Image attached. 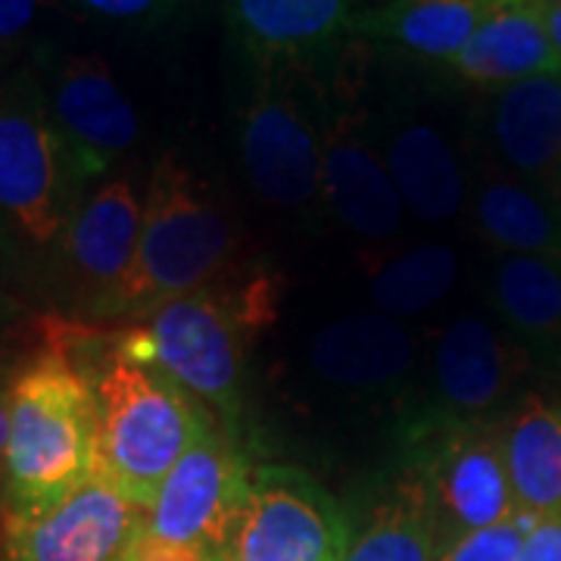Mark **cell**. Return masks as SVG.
<instances>
[{"label": "cell", "instance_id": "obj_1", "mask_svg": "<svg viewBox=\"0 0 561 561\" xmlns=\"http://www.w3.org/2000/svg\"><path fill=\"white\" fill-rule=\"evenodd\" d=\"M278 275L238 268L203 290L150 309L131 328H122L119 343L128 356L160 365L194 400L216 409L234 437L247 353L278 319Z\"/></svg>", "mask_w": 561, "mask_h": 561}, {"label": "cell", "instance_id": "obj_2", "mask_svg": "<svg viewBox=\"0 0 561 561\" xmlns=\"http://www.w3.org/2000/svg\"><path fill=\"white\" fill-rule=\"evenodd\" d=\"M81 368L98 400V471L147 508L184 453L216 424L160 365L128 356L119 331L101 334Z\"/></svg>", "mask_w": 561, "mask_h": 561}, {"label": "cell", "instance_id": "obj_3", "mask_svg": "<svg viewBox=\"0 0 561 561\" xmlns=\"http://www.w3.org/2000/svg\"><path fill=\"white\" fill-rule=\"evenodd\" d=\"M238 225L206 181L165 153L144 191L138 260L103 309L113 319H140L162 302L187 297L238 272Z\"/></svg>", "mask_w": 561, "mask_h": 561}, {"label": "cell", "instance_id": "obj_4", "mask_svg": "<svg viewBox=\"0 0 561 561\" xmlns=\"http://www.w3.org/2000/svg\"><path fill=\"white\" fill-rule=\"evenodd\" d=\"M7 502H41L98 468V400L88 371L41 341L7 387Z\"/></svg>", "mask_w": 561, "mask_h": 561}, {"label": "cell", "instance_id": "obj_5", "mask_svg": "<svg viewBox=\"0 0 561 561\" xmlns=\"http://www.w3.org/2000/svg\"><path fill=\"white\" fill-rule=\"evenodd\" d=\"M81 179L50 110L28 84L0 91V225L28 250L50 253L79 209Z\"/></svg>", "mask_w": 561, "mask_h": 561}, {"label": "cell", "instance_id": "obj_6", "mask_svg": "<svg viewBox=\"0 0 561 561\" xmlns=\"http://www.w3.org/2000/svg\"><path fill=\"white\" fill-rule=\"evenodd\" d=\"M412 471L419 474L443 542L493 524L522 518L502 449V424L449 421L421 412L409 427Z\"/></svg>", "mask_w": 561, "mask_h": 561}, {"label": "cell", "instance_id": "obj_7", "mask_svg": "<svg viewBox=\"0 0 561 561\" xmlns=\"http://www.w3.org/2000/svg\"><path fill=\"white\" fill-rule=\"evenodd\" d=\"M350 518L294 465H253L221 561H343Z\"/></svg>", "mask_w": 561, "mask_h": 561}, {"label": "cell", "instance_id": "obj_8", "mask_svg": "<svg viewBox=\"0 0 561 561\" xmlns=\"http://www.w3.org/2000/svg\"><path fill=\"white\" fill-rule=\"evenodd\" d=\"M290 69H262L241 113V162L260 201L278 209H312L321 197V119Z\"/></svg>", "mask_w": 561, "mask_h": 561}, {"label": "cell", "instance_id": "obj_9", "mask_svg": "<svg viewBox=\"0 0 561 561\" xmlns=\"http://www.w3.org/2000/svg\"><path fill=\"white\" fill-rule=\"evenodd\" d=\"M140 522L138 502L94 468L60 496L7 502L3 527L13 561H122Z\"/></svg>", "mask_w": 561, "mask_h": 561}, {"label": "cell", "instance_id": "obj_10", "mask_svg": "<svg viewBox=\"0 0 561 561\" xmlns=\"http://www.w3.org/2000/svg\"><path fill=\"white\" fill-rule=\"evenodd\" d=\"M253 465L238 440L213 427L194 443L144 508V527L162 540L191 542L221 556L238 518Z\"/></svg>", "mask_w": 561, "mask_h": 561}, {"label": "cell", "instance_id": "obj_11", "mask_svg": "<svg viewBox=\"0 0 561 561\" xmlns=\"http://www.w3.org/2000/svg\"><path fill=\"white\" fill-rule=\"evenodd\" d=\"M50 119L81 184L110 172L138 140V113L106 60L69 57L54 76Z\"/></svg>", "mask_w": 561, "mask_h": 561}, {"label": "cell", "instance_id": "obj_12", "mask_svg": "<svg viewBox=\"0 0 561 561\" xmlns=\"http://www.w3.org/2000/svg\"><path fill=\"white\" fill-rule=\"evenodd\" d=\"M321 197L362 241H387L400 231L405 213L400 191L353 106H334L321 119Z\"/></svg>", "mask_w": 561, "mask_h": 561}, {"label": "cell", "instance_id": "obj_13", "mask_svg": "<svg viewBox=\"0 0 561 561\" xmlns=\"http://www.w3.org/2000/svg\"><path fill=\"white\" fill-rule=\"evenodd\" d=\"M140 216L144 197L128 179L103 181L72 213L60 253L94 316H103L135 268Z\"/></svg>", "mask_w": 561, "mask_h": 561}, {"label": "cell", "instance_id": "obj_14", "mask_svg": "<svg viewBox=\"0 0 561 561\" xmlns=\"http://www.w3.org/2000/svg\"><path fill=\"white\" fill-rule=\"evenodd\" d=\"M524 365V350L505 341L490 321L461 316L437 343V400L424 412L449 421H483V412L508 397V390L522 378Z\"/></svg>", "mask_w": 561, "mask_h": 561}, {"label": "cell", "instance_id": "obj_15", "mask_svg": "<svg viewBox=\"0 0 561 561\" xmlns=\"http://www.w3.org/2000/svg\"><path fill=\"white\" fill-rule=\"evenodd\" d=\"M449 62L453 72L474 88H508L515 81L561 72L542 0H496Z\"/></svg>", "mask_w": 561, "mask_h": 561}, {"label": "cell", "instance_id": "obj_16", "mask_svg": "<svg viewBox=\"0 0 561 561\" xmlns=\"http://www.w3.org/2000/svg\"><path fill=\"white\" fill-rule=\"evenodd\" d=\"M231 32L260 69H297L350 32V0H225Z\"/></svg>", "mask_w": 561, "mask_h": 561}, {"label": "cell", "instance_id": "obj_17", "mask_svg": "<svg viewBox=\"0 0 561 561\" xmlns=\"http://www.w3.org/2000/svg\"><path fill=\"white\" fill-rule=\"evenodd\" d=\"M490 125L502 160L561 206V72L500 88Z\"/></svg>", "mask_w": 561, "mask_h": 561}, {"label": "cell", "instance_id": "obj_18", "mask_svg": "<svg viewBox=\"0 0 561 561\" xmlns=\"http://www.w3.org/2000/svg\"><path fill=\"white\" fill-rule=\"evenodd\" d=\"M312 368L341 387H387L397 383L415 362V337L393 316L356 312L324 324L312 350Z\"/></svg>", "mask_w": 561, "mask_h": 561}, {"label": "cell", "instance_id": "obj_19", "mask_svg": "<svg viewBox=\"0 0 561 561\" xmlns=\"http://www.w3.org/2000/svg\"><path fill=\"white\" fill-rule=\"evenodd\" d=\"M383 162L409 213L424 221L459 216L465 203V172L456 147L437 125L415 116L390 122Z\"/></svg>", "mask_w": 561, "mask_h": 561}, {"label": "cell", "instance_id": "obj_20", "mask_svg": "<svg viewBox=\"0 0 561 561\" xmlns=\"http://www.w3.org/2000/svg\"><path fill=\"white\" fill-rule=\"evenodd\" d=\"M505 468L518 515L527 522L561 518V405L527 397L502 421Z\"/></svg>", "mask_w": 561, "mask_h": 561}, {"label": "cell", "instance_id": "obj_21", "mask_svg": "<svg viewBox=\"0 0 561 561\" xmlns=\"http://www.w3.org/2000/svg\"><path fill=\"white\" fill-rule=\"evenodd\" d=\"M496 0H393L353 16L350 32L387 41L427 60H453Z\"/></svg>", "mask_w": 561, "mask_h": 561}, {"label": "cell", "instance_id": "obj_22", "mask_svg": "<svg viewBox=\"0 0 561 561\" xmlns=\"http://www.w3.org/2000/svg\"><path fill=\"white\" fill-rule=\"evenodd\" d=\"M437 522L415 471L393 483L350 530L343 561H434Z\"/></svg>", "mask_w": 561, "mask_h": 561}, {"label": "cell", "instance_id": "obj_23", "mask_svg": "<svg viewBox=\"0 0 561 561\" xmlns=\"http://www.w3.org/2000/svg\"><path fill=\"white\" fill-rule=\"evenodd\" d=\"M478 231L508 256L561 260V206L524 181L490 175L474 197Z\"/></svg>", "mask_w": 561, "mask_h": 561}, {"label": "cell", "instance_id": "obj_24", "mask_svg": "<svg viewBox=\"0 0 561 561\" xmlns=\"http://www.w3.org/2000/svg\"><path fill=\"white\" fill-rule=\"evenodd\" d=\"M493 302L512 331L537 343H561V260L505 256L493 272Z\"/></svg>", "mask_w": 561, "mask_h": 561}, {"label": "cell", "instance_id": "obj_25", "mask_svg": "<svg viewBox=\"0 0 561 561\" xmlns=\"http://www.w3.org/2000/svg\"><path fill=\"white\" fill-rule=\"evenodd\" d=\"M459 275V260L446 243H421L390 260L371 278V302L383 316H415L440 302Z\"/></svg>", "mask_w": 561, "mask_h": 561}, {"label": "cell", "instance_id": "obj_26", "mask_svg": "<svg viewBox=\"0 0 561 561\" xmlns=\"http://www.w3.org/2000/svg\"><path fill=\"white\" fill-rule=\"evenodd\" d=\"M534 522L527 518H512V522L468 530L453 540H446L437 549L434 561H518L524 546V534Z\"/></svg>", "mask_w": 561, "mask_h": 561}, {"label": "cell", "instance_id": "obj_27", "mask_svg": "<svg viewBox=\"0 0 561 561\" xmlns=\"http://www.w3.org/2000/svg\"><path fill=\"white\" fill-rule=\"evenodd\" d=\"M76 7L110 22H131V25H153L169 20L181 7V0H72Z\"/></svg>", "mask_w": 561, "mask_h": 561}, {"label": "cell", "instance_id": "obj_28", "mask_svg": "<svg viewBox=\"0 0 561 561\" xmlns=\"http://www.w3.org/2000/svg\"><path fill=\"white\" fill-rule=\"evenodd\" d=\"M122 561H221L216 552L203 549V546H191V542H172L162 540L157 534H150L144 524L138 534L131 537L125 559Z\"/></svg>", "mask_w": 561, "mask_h": 561}, {"label": "cell", "instance_id": "obj_29", "mask_svg": "<svg viewBox=\"0 0 561 561\" xmlns=\"http://www.w3.org/2000/svg\"><path fill=\"white\" fill-rule=\"evenodd\" d=\"M518 561H561V518L534 522L524 534Z\"/></svg>", "mask_w": 561, "mask_h": 561}, {"label": "cell", "instance_id": "obj_30", "mask_svg": "<svg viewBox=\"0 0 561 561\" xmlns=\"http://www.w3.org/2000/svg\"><path fill=\"white\" fill-rule=\"evenodd\" d=\"M44 0H0V47H10L32 28Z\"/></svg>", "mask_w": 561, "mask_h": 561}, {"label": "cell", "instance_id": "obj_31", "mask_svg": "<svg viewBox=\"0 0 561 561\" xmlns=\"http://www.w3.org/2000/svg\"><path fill=\"white\" fill-rule=\"evenodd\" d=\"M7 446H10V409L3 390L0 393V481H7Z\"/></svg>", "mask_w": 561, "mask_h": 561}, {"label": "cell", "instance_id": "obj_32", "mask_svg": "<svg viewBox=\"0 0 561 561\" xmlns=\"http://www.w3.org/2000/svg\"><path fill=\"white\" fill-rule=\"evenodd\" d=\"M542 13H546V28H549V38L556 44L561 57V0H542Z\"/></svg>", "mask_w": 561, "mask_h": 561}, {"label": "cell", "instance_id": "obj_33", "mask_svg": "<svg viewBox=\"0 0 561 561\" xmlns=\"http://www.w3.org/2000/svg\"><path fill=\"white\" fill-rule=\"evenodd\" d=\"M10 381H13V375L7 371V362H3V353H0V393L10 387Z\"/></svg>", "mask_w": 561, "mask_h": 561}]
</instances>
